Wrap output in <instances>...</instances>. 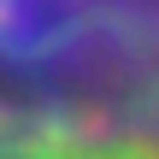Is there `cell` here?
<instances>
[{
  "mask_svg": "<svg viewBox=\"0 0 159 159\" xmlns=\"http://www.w3.org/2000/svg\"><path fill=\"white\" fill-rule=\"evenodd\" d=\"M0 159H159V0H0Z\"/></svg>",
  "mask_w": 159,
  "mask_h": 159,
  "instance_id": "cell-1",
  "label": "cell"
}]
</instances>
